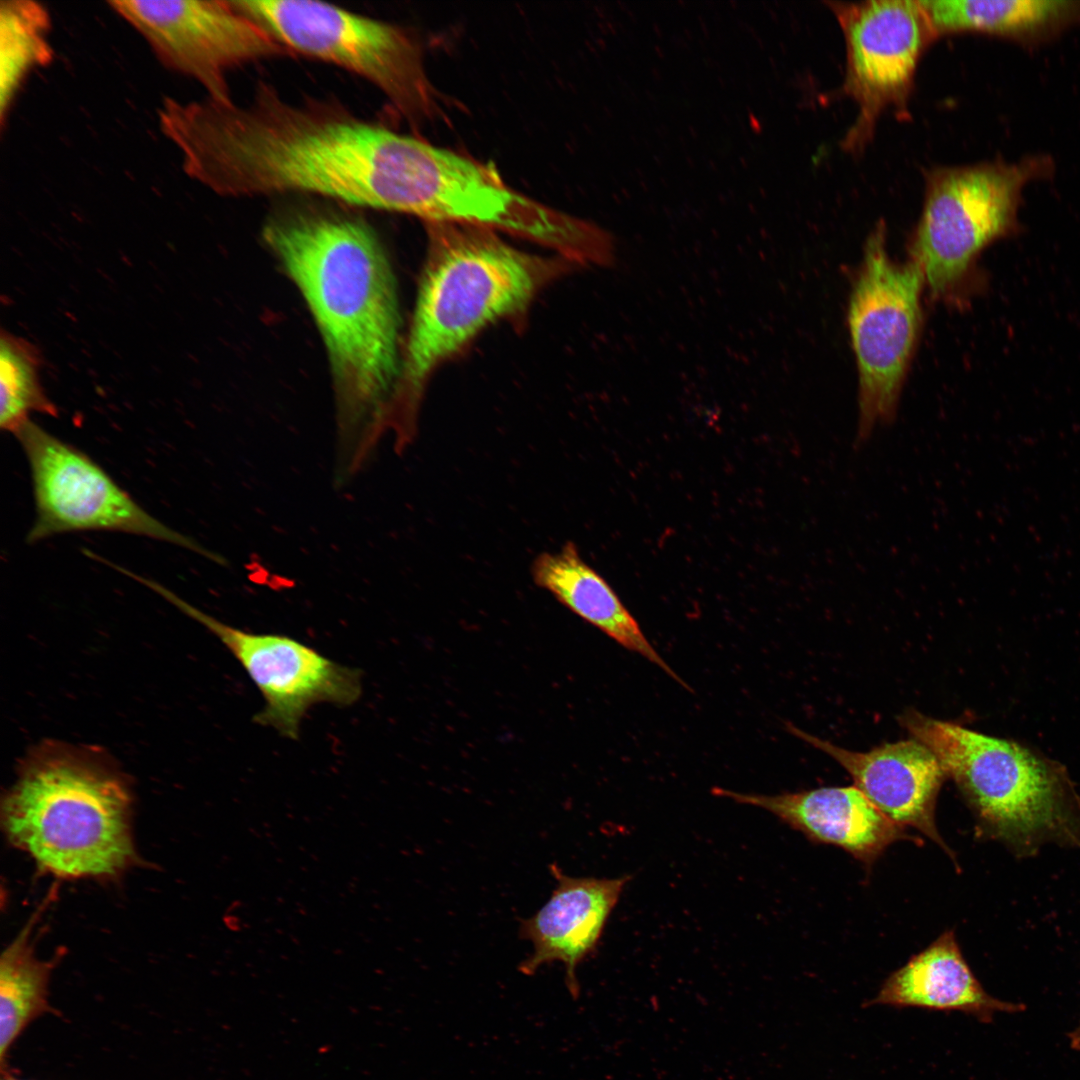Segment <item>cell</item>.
Instances as JSON below:
<instances>
[{
    "instance_id": "obj_1",
    "label": "cell",
    "mask_w": 1080,
    "mask_h": 1080,
    "mask_svg": "<svg viewBox=\"0 0 1080 1080\" xmlns=\"http://www.w3.org/2000/svg\"><path fill=\"white\" fill-rule=\"evenodd\" d=\"M264 237L327 347L340 404L338 450L368 456L390 428L401 370L397 289L383 247L362 220L318 212L275 217Z\"/></svg>"
},
{
    "instance_id": "obj_14",
    "label": "cell",
    "mask_w": 1080,
    "mask_h": 1080,
    "mask_svg": "<svg viewBox=\"0 0 1080 1080\" xmlns=\"http://www.w3.org/2000/svg\"><path fill=\"white\" fill-rule=\"evenodd\" d=\"M557 881L548 901L520 923V937L532 943L533 951L520 971L533 974L542 965L562 962L570 993H579L576 970L591 955L606 923L631 879L571 877L555 864L550 866Z\"/></svg>"
},
{
    "instance_id": "obj_8",
    "label": "cell",
    "mask_w": 1080,
    "mask_h": 1080,
    "mask_svg": "<svg viewBox=\"0 0 1080 1080\" xmlns=\"http://www.w3.org/2000/svg\"><path fill=\"white\" fill-rule=\"evenodd\" d=\"M846 45L845 94L857 105L841 145L859 154L887 111L905 118L921 56L937 36L916 0L828 1Z\"/></svg>"
},
{
    "instance_id": "obj_4",
    "label": "cell",
    "mask_w": 1080,
    "mask_h": 1080,
    "mask_svg": "<svg viewBox=\"0 0 1080 1080\" xmlns=\"http://www.w3.org/2000/svg\"><path fill=\"white\" fill-rule=\"evenodd\" d=\"M900 722L955 782L982 836L1018 858L1048 843L1080 848V799L1049 762L1015 742L915 710Z\"/></svg>"
},
{
    "instance_id": "obj_3",
    "label": "cell",
    "mask_w": 1080,
    "mask_h": 1080,
    "mask_svg": "<svg viewBox=\"0 0 1080 1080\" xmlns=\"http://www.w3.org/2000/svg\"><path fill=\"white\" fill-rule=\"evenodd\" d=\"M131 798L101 761L64 749L28 760L2 804L8 839L61 878L111 877L135 859Z\"/></svg>"
},
{
    "instance_id": "obj_15",
    "label": "cell",
    "mask_w": 1080,
    "mask_h": 1080,
    "mask_svg": "<svg viewBox=\"0 0 1080 1080\" xmlns=\"http://www.w3.org/2000/svg\"><path fill=\"white\" fill-rule=\"evenodd\" d=\"M920 1008L929 1011L962 1012L983 1023L997 1013H1015L1021 1004L991 996L967 964L953 930L913 955L882 983L877 995L865 1006Z\"/></svg>"
},
{
    "instance_id": "obj_20",
    "label": "cell",
    "mask_w": 1080,
    "mask_h": 1080,
    "mask_svg": "<svg viewBox=\"0 0 1080 1080\" xmlns=\"http://www.w3.org/2000/svg\"><path fill=\"white\" fill-rule=\"evenodd\" d=\"M42 357L28 340L2 329L0 335V427L15 434L33 412L56 417L57 407L40 381Z\"/></svg>"
},
{
    "instance_id": "obj_16",
    "label": "cell",
    "mask_w": 1080,
    "mask_h": 1080,
    "mask_svg": "<svg viewBox=\"0 0 1080 1080\" xmlns=\"http://www.w3.org/2000/svg\"><path fill=\"white\" fill-rule=\"evenodd\" d=\"M531 575L537 586L550 592L577 616L689 688L654 649L611 586L583 560L574 543H566L557 552L538 555Z\"/></svg>"
},
{
    "instance_id": "obj_2",
    "label": "cell",
    "mask_w": 1080,
    "mask_h": 1080,
    "mask_svg": "<svg viewBox=\"0 0 1080 1080\" xmlns=\"http://www.w3.org/2000/svg\"><path fill=\"white\" fill-rule=\"evenodd\" d=\"M428 257L392 408L396 427L415 433L416 416L434 370L480 330L523 312L566 272V259L519 250L477 225L427 222Z\"/></svg>"
},
{
    "instance_id": "obj_19",
    "label": "cell",
    "mask_w": 1080,
    "mask_h": 1080,
    "mask_svg": "<svg viewBox=\"0 0 1080 1080\" xmlns=\"http://www.w3.org/2000/svg\"><path fill=\"white\" fill-rule=\"evenodd\" d=\"M48 10L32 0H3L0 4V120L4 124L28 74L49 64Z\"/></svg>"
},
{
    "instance_id": "obj_7",
    "label": "cell",
    "mask_w": 1080,
    "mask_h": 1080,
    "mask_svg": "<svg viewBox=\"0 0 1080 1080\" xmlns=\"http://www.w3.org/2000/svg\"><path fill=\"white\" fill-rule=\"evenodd\" d=\"M925 288L911 260L900 263L891 257L886 225L880 221L865 241L847 309L858 373L856 447L896 417L922 330Z\"/></svg>"
},
{
    "instance_id": "obj_9",
    "label": "cell",
    "mask_w": 1080,
    "mask_h": 1080,
    "mask_svg": "<svg viewBox=\"0 0 1080 1080\" xmlns=\"http://www.w3.org/2000/svg\"><path fill=\"white\" fill-rule=\"evenodd\" d=\"M27 456L36 507L28 543L77 531H119L213 557L144 510L88 455L29 420L15 434ZM217 559V558H216Z\"/></svg>"
},
{
    "instance_id": "obj_22",
    "label": "cell",
    "mask_w": 1080,
    "mask_h": 1080,
    "mask_svg": "<svg viewBox=\"0 0 1080 1080\" xmlns=\"http://www.w3.org/2000/svg\"><path fill=\"white\" fill-rule=\"evenodd\" d=\"M1 1080H22V1079H19V1078H17V1077H14V1076H12V1075H11L10 1073H7V1072H6V1073H2V1078H1Z\"/></svg>"
},
{
    "instance_id": "obj_21",
    "label": "cell",
    "mask_w": 1080,
    "mask_h": 1080,
    "mask_svg": "<svg viewBox=\"0 0 1080 1080\" xmlns=\"http://www.w3.org/2000/svg\"><path fill=\"white\" fill-rule=\"evenodd\" d=\"M1069 1040L1072 1048L1080 1049V1021L1076 1028L1070 1033Z\"/></svg>"
},
{
    "instance_id": "obj_12",
    "label": "cell",
    "mask_w": 1080,
    "mask_h": 1080,
    "mask_svg": "<svg viewBox=\"0 0 1080 1080\" xmlns=\"http://www.w3.org/2000/svg\"><path fill=\"white\" fill-rule=\"evenodd\" d=\"M787 729L835 759L851 775L854 786L885 815L923 833L955 860L935 821L937 797L947 776L928 747L913 738L855 752L794 725Z\"/></svg>"
},
{
    "instance_id": "obj_11",
    "label": "cell",
    "mask_w": 1080,
    "mask_h": 1080,
    "mask_svg": "<svg viewBox=\"0 0 1080 1080\" xmlns=\"http://www.w3.org/2000/svg\"><path fill=\"white\" fill-rule=\"evenodd\" d=\"M145 584L178 609L197 620L230 650L261 692L265 705L254 721L297 739L307 710L328 702L348 706L362 690L361 673L338 664L289 636L243 631L205 614L159 583L140 577Z\"/></svg>"
},
{
    "instance_id": "obj_6",
    "label": "cell",
    "mask_w": 1080,
    "mask_h": 1080,
    "mask_svg": "<svg viewBox=\"0 0 1080 1080\" xmlns=\"http://www.w3.org/2000/svg\"><path fill=\"white\" fill-rule=\"evenodd\" d=\"M1051 169V160L1037 155L927 172L909 260L920 269L932 298L946 299L959 290L982 250L1015 227L1024 186Z\"/></svg>"
},
{
    "instance_id": "obj_17",
    "label": "cell",
    "mask_w": 1080,
    "mask_h": 1080,
    "mask_svg": "<svg viewBox=\"0 0 1080 1080\" xmlns=\"http://www.w3.org/2000/svg\"><path fill=\"white\" fill-rule=\"evenodd\" d=\"M921 4L937 37L982 32L1034 44L1080 21V1L922 0Z\"/></svg>"
},
{
    "instance_id": "obj_18",
    "label": "cell",
    "mask_w": 1080,
    "mask_h": 1080,
    "mask_svg": "<svg viewBox=\"0 0 1080 1080\" xmlns=\"http://www.w3.org/2000/svg\"><path fill=\"white\" fill-rule=\"evenodd\" d=\"M33 917L3 952L0 962V1060L6 1064L18 1037L35 1019L51 1011L49 980L53 963L37 958Z\"/></svg>"
},
{
    "instance_id": "obj_10",
    "label": "cell",
    "mask_w": 1080,
    "mask_h": 1080,
    "mask_svg": "<svg viewBox=\"0 0 1080 1080\" xmlns=\"http://www.w3.org/2000/svg\"><path fill=\"white\" fill-rule=\"evenodd\" d=\"M109 5L164 66L195 80L217 101L233 100L228 84L233 70L291 55L230 0H115Z\"/></svg>"
},
{
    "instance_id": "obj_5",
    "label": "cell",
    "mask_w": 1080,
    "mask_h": 1080,
    "mask_svg": "<svg viewBox=\"0 0 1080 1080\" xmlns=\"http://www.w3.org/2000/svg\"><path fill=\"white\" fill-rule=\"evenodd\" d=\"M291 55L338 66L377 88L413 123L431 118L435 90L423 52L403 27L308 0H231Z\"/></svg>"
},
{
    "instance_id": "obj_13",
    "label": "cell",
    "mask_w": 1080,
    "mask_h": 1080,
    "mask_svg": "<svg viewBox=\"0 0 1080 1080\" xmlns=\"http://www.w3.org/2000/svg\"><path fill=\"white\" fill-rule=\"evenodd\" d=\"M712 793L737 803L762 808L815 843L842 848L871 866L891 844L920 843L907 828L879 810L856 786L822 787L764 795L715 787Z\"/></svg>"
}]
</instances>
